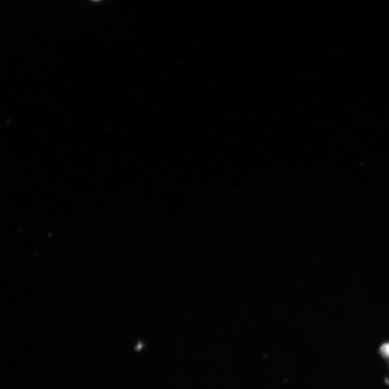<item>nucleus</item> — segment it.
Listing matches in <instances>:
<instances>
[{
	"label": "nucleus",
	"mask_w": 389,
	"mask_h": 389,
	"mask_svg": "<svg viewBox=\"0 0 389 389\" xmlns=\"http://www.w3.org/2000/svg\"><path fill=\"white\" fill-rule=\"evenodd\" d=\"M380 352L383 357L389 359V343L383 344L380 348Z\"/></svg>",
	"instance_id": "nucleus-1"
}]
</instances>
